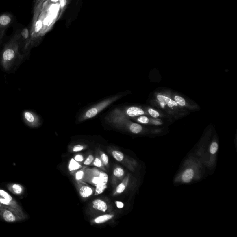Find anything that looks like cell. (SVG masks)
Masks as SVG:
<instances>
[{
    "label": "cell",
    "mask_w": 237,
    "mask_h": 237,
    "mask_svg": "<svg viewBox=\"0 0 237 237\" xmlns=\"http://www.w3.org/2000/svg\"><path fill=\"white\" fill-rule=\"evenodd\" d=\"M50 1L52 3H57L59 1V0H50Z\"/></svg>",
    "instance_id": "e575fe53"
},
{
    "label": "cell",
    "mask_w": 237,
    "mask_h": 237,
    "mask_svg": "<svg viewBox=\"0 0 237 237\" xmlns=\"http://www.w3.org/2000/svg\"><path fill=\"white\" fill-rule=\"evenodd\" d=\"M22 118L27 126L32 128H37L42 123L40 117L32 111L26 110L22 113Z\"/></svg>",
    "instance_id": "277c9868"
},
{
    "label": "cell",
    "mask_w": 237,
    "mask_h": 237,
    "mask_svg": "<svg viewBox=\"0 0 237 237\" xmlns=\"http://www.w3.org/2000/svg\"><path fill=\"white\" fill-rule=\"evenodd\" d=\"M0 211H1L3 219L7 222H14L19 220V217H18L15 214H14V213L15 212L6 208H0Z\"/></svg>",
    "instance_id": "52a82bcc"
},
{
    "label": "cell",
    "mask_w": 237,
    "mask_h": 237,
    "mask_svg": "<svg viewBox=\"0 0 237 237\" xmlns=\"http://www.w3.org/2000/svg\"><path fill=\"white\" fill-rule=\"evenodd\" d=\"M218 148V145L217 143L214 142V143L212 144L210 148V152L212 154L216 153L217 152Z\"/></svg>",
    "instance_id": "cb8c5ba5"
},
{
    "label": "cell",
    "mask_w": 237,
    "mask_h": 237,
    "mask_svg": "<svg viewBox=\"0 0 237 237\" xmlns=\"http://www.w3.org/2000/svg\"><path fill=\"white\" fill-rule=\"evenodd\" d=\"M10 190L15 194L20 195L23 192L22 186L18 184H13L10 187Z\"/></svg>",
    "instance_id": "9a60e30c"
},
{
    "label": "cell",
    "mask_w": 237,
    "mask_h": 237,
    "mask_svg": "<svg viewBox=\"0 0 237 237\" xmlns=\"http://www.w3.org/2000/svg\"><path fill=\"white\" fill-rule=\"evenodd\" d=\"M40 0H36V3H35V8L36 7L37 5H38V2L40 1Z\"/></svg>",
    "instance_id": "d590c367"
},
{
    "label": "cell",
    "mask_w": 237,
    "mask_h": 237,
    "mask_svg": "<svg viewBox=\"0 0 237 237\" xmlns=\"http://www.w3.org/2000/svg\"><path fill=\"white\" fill-rule=\"evenodd\" d=\"M125 95V92H120L115 95L108 97L99 102L86 107V108L82 110L80 113L77 116L76 123L77 124L80 123L95 117L102 111L111 105L115 101L121 99Z\"/></svg>",
    "instance_id": "7a4b0ae2"
},
{
    "label": "cell",
    "mask_w": 237,
    "mask_h": 237,
    "mask_svg": "<svg viewBox=\"0 0 237 237\" xmlns=\"http://www.w3.org/2000/svg\"><path fill=\"white\" fill-rule=\"evenodd\" d=\"M91 181H92V183L94 184L97 185L98 183H100V178H99V177H97V176L93 177Z\"/></svg>",
    "instance_id": "1f68e13d"
},
{
    "label": "cell",
    "mask_w": 237,
    "mask_h": 237,
    "mask_svg": "<svg viewBox=\"0 0 237 237\" xmlns=\"http://www.w3.org/2000/svg\"><path fill=\"white\" fill-rule=\"evenodd\" d=\"M148 112H149L150 115H151L152 117H153L157 118L158 117V116H159V114L158 112L157 111L155 110L154 109L150 108V109L148 110Z\"/></svg>",
    "instance_id": "4316f807"
},
{
    "label": "cell",
    "mask_w": 237,
    "mask_h": 237,
    "mask_svg": "<svg viewBox=\"0 0 237 237\" xmlns=\"http://www.w3.org/2000/svg\"><path fill=\"white\" fill-rule=\"evenodd\" d=\"M99 177L100 178V183L107 184L108 181V175L106 173L100 172L99 174Z\"/></svg>",
    "instance_id": "ffe728a7"
},
{
    "label": "cell",
    "mask_w": 237,
    "mask_h": 237,
    "mask_svg": "<svg viewBox=\"0 0 237 237\" xmlns=\"http://www.w3.org/2000/svg\"><path fill=\"white\" fill-rule=\"evenodd\" d=\"M81 167L80 164H78L74 159H71L69 164V169L70 171H75Z\"/></svg>",
    "instance_id": "ac0fdd59"
},
{
    "label": "cell",
    "mask_w": 237,
    "mask_h": 237,
    "mask_svg": "<svg viewBox=\"0 0 237 237\" xmlns=\"http://www.w3.org/2000/svg\"><path fill=\"white\" fill-rule=\"evenodd\" d=\"M84 149V145H75L73 148V151L74 152H77V151H81Z\"/></svg>",
    "instance_id": "f1b7e54d"
},
{
    "label": "cell",
    "mask_w": 237,
    "mask_h": 237,
    "mask_svg": "<svg viewBox=\"0 0 237 237\" xmlns=\"http://www.w3.org/2000/svg\"><path fill=\"white\" fill-rule=\"evenodd\" d=\"M157 98L160 102L164 103L165 104H167L168 106L169 107L177 106V103L175 101H174L169 98L164 96V95H158Z\"/></svg>",
    "instance_id": "9c48e42d"
},
{
    "label": "cell",
    "mask_w": 237,
    "mask_h": 237,
    "mask_svg": "<svg viewBox=\"0 0 237 237\" xmlns=\"http://www.w3.org/2000/svg\"><path fill=\"white\" fill-rule=\"evenodd\" d=\"M114 217L113 214H105L103 215L98 216L95 219V223L96 224H101L107 222L109 220H111Z\"/></svg>",
    "instance_id": "4fadbf2b"
},
{
    "label": "cell",
    "mask_w": 237,
    "mask_h": 237,
    "mask_svg": "<svg viewBox=\"0 0 237 237\" xmlns=\"http://www.w3.org/2000/svg\"><path fill=\"white\" fill-rule=\"evenodd\" d=\"M94 157L92 155H90L85 160V161L84 162V164L85 165H90L94 161Z\"/></svg>",
    "instance_id": "83f0119b"
},
{
    "label": "cell",
    "mask_w": 237,
    "mask_h": 237,
    "mask_svg": "<svg viewBox=\"0 0 237 237\" xmlns=\"http://www.w3.org/2000/svg\"><path fill=\"white\" fill-rule=\"evenodd\" d=\"M161 105L162 107H163V108H164V106H165V104L164 103H162V102H160Z\"/></svg>",
    "instance_id": "74e56055"
},
{
    "label": "cell",
    "mask_w": 237,
    "mask_h": 237,
    "mask_svg": "<svg viewBox=\"0 0 237 237\" xmlns=\"http://www.w3.org/2000/svg\"><path fill=\"white\" fill-rule=\"evenodd\" d=\"M47 16L46 13L45 11H42L40 15L38 17V20H34V26L33 27L32 32L30 38V47L34 45L36 40L41 36L42 33L41 31L43 28V23L45 18ZM29 47V48H30Z\"/></svg>",
    "instance_id": "3957f363"
},
{
    "label": "cell",
    "mask_w": 237,
    "mask_h": 237,
    "mask_svg": "<svg viewBox=\"0 0 237 237\" xmlns=\"http://www.w3.org/2000/svg\"><path fill=\"white\" fill-rule=\"evenodd\" d=\"M20 35L16 34L5 45L0 57L1 65L5 71H10L17 63L23 60L19 50Z\"/></svg>",
    "instance_id": "6da1fadb"
},
{
    "label": "cell",
    "mask_w": 237,
    "mask_h": 237,
    "mask_svg": "<svg viewBox=\"0 0 237 237\" xmlns=\"http://www.w3.org/2000/svg\"><path fill=\"white\" fill-rule=\"evenodd\" d=\"M125 188H126V184H125L124 182L121 183L116 188V192L118 194L122 193L125 190Z\"/></svg>",
    "instance_id": "603a6c76"
},
{
    "label": "cell",
    "mask_w": 237,
    "mask_h": 237,
    "mask_svg": "<svg viewBox=\"0 0 237 237\" xmlns=\"http://www.w3.org/2000/svg\"><path fill=\"white\" fill-rule=\"evenodd\" d=\"M84 171H79L78 172H77L76 174V178L77 180H80L81 179L83 178L84 176Z\"/></svg>",
    "instance_id": "f546056e"
},
{
    "label": "cell",
    "mask_w": 237,
    "mask_h": 237,
    "mask_svg": "<svg viewBox=\"0 0 237 237\" xmlns=\"http://www.w3.org/2000/svg\"><path fill=\"white\" fill-rule=\"evenodd\" d=\"M106 188H107V184H105L101 183H98L97 185H96L95 195L101 194V193L103 192L104 191Z\"/></svg>",
    "instance_id": "e0dca14e"
},
{
    "label": "cell",
    "mask_w": 237,
    "mask_h": 237,
    "mask_svg": "<svg viewBox=\"0 0 237 237\" xmlns=\"http://www.w3.org/2000/svg\"><path fill=\"white\" fill-rule=\"evenodd\" d=\"M101 160L102 161V163L104 165H107L108 164V158L107 155L105 154H101Z\"/></svg>",
    "instance_id": "484cf974"
},
{
    "label": "cell",
    "mask_w": 237,
    "mask_h": 237,
    "mask_svg": "<svg viewBox=\"0 0 237 237\" xmlns=\"http://www.w3.org/2000/svg\"><path fill=\"white\" fill-rule=\"evenodd\" d=\"M115 204L118 208L120 209L124 207L123 203L121 201H115Z\"/></svg>",
    "instance_id": "836d02e7"
},
{
    "label": "cell",
    "mask_w": 237,
    "mask_h": 237,
    "mask_svg": "<svg viewBox=\"0 0 237 237\" xmlns=\"http://www.w3.org/2000/svg\"><path fill=\"white\" fill-rule=\"evenodd\" d=\"M70 1V0H59L60 8V13L59 16H58V19H60L61 17L62 16L63 13H64L65 10L66 9L68 5H69Z\"/></svg>",
    "instance_id": "5bb4252c"
},
{
    "label": "cell",
    "mask_w": 237,
    "mask_h": 237,
    "mask_svg": "<svg viewBox=\"0 0 237 237\" xmlns=\"http://www.w3.org/2000/svg\"><path fill=\"white\" fill-rule=\"evenodd\" d=\"M11 21L10 15L3 14L0 16V43L2 42L5 30L11 23Z\"/></svg>",
    "instance_id": "8992f818"
},
{
    "label": "cell",
    "mask_w": 237,
    "mask_h": 237,
    "mask_svg": "<svg viewBox=\"0 0 237 237\" xmlns=\"http://www.w3.org/2000/svg\"><path fill=\"white\" fill-rule=\"evenodd\" d=\"M93 207L95 209L105 212L108 209L107 203L100 199L95 200L93 201Z\"/></svg>",
    "instance_id": "ba28073f"
},
{
    "label": "cell",
    "mask_w": 237,
    "mask_h": 237,
    "mask_svg": "<svg viewBox=\"0 0 237 237\" xmlns=\"http://www.w3.org/2000/svg\"><path fill=\"white\" fill-rule=\"evenodd\" d=\"M112 155H113L114 158H115L116 160L119 162L123 160L124 157L123 154L121 153V152H120V151H113L112 152Z\"/></svg>",
    "instance_id": "d6986e66"
},
{
    "label": "cell",
    "mask_w": 237,
    "mask_h": 237,
    "mask_svg": "<svg viewBox=\"0 0 237 237\" xmlns=\"http://www.w3.org/2000/svg\"><path fill=\"white\" fill-rule=\"evenodd\" d=\"M80 194L82 197L87 198L93 194V190L88 186H82L80 189Z\"/></svg>",
    "instance_id": "7c38bea8"
},
{
    "label": "cell",
    "mask_w": 237,
    "mask_h": 237,
    "mask_svg": "<svg viewBox=\"0 0 237 237\" xmlns=\"http://www.w3.org/2000/svg\"><path fill=\"white\" fill-rule=\"evenodd\" d=\"M6 208V207H5V206H3V205H2V204H1V203H0V208Z\"/></svg>",
    "instance_id": "8d00e7d4"
},
{
    "label": "cell",
    "mask_w": 237,
    "mask_h": 237,
    "mask_svg": "<svg viewBox=\"0 0 237 237\" xmlns=\"http://www.w3.org/2000/svg\"><path fill=\"white\" fill-rule=\"evenodd\" d=\"M174 99L175 101V102H177V104L180 105L181 106H185L186 102H185V100L183 97L177 95L175 97Z\"/></svg>",
    "instance_id": "7402d4cb"
},
{
    "label": "cell",
    "mask_w": 237,
    "mask_h": 237,
    "mask_svg": "<svg viewBox=\"0 0 237 237\" xmlns=\"http://www.w3.org/2000/svg\"><path fill=\"white\" fill-rule=\"evenodd\" d=\"M124 174V170L121 168H117L114 170V174L115 177H121Z\"/></svg>",
    "instance_id": "44dd1931"
},
{
    "label": "cell",
    "mask_w": 237,
    "mask_h": 237,
    "mask_svg": "<svg viewBox=\"0 0 237 237\" xmlns=\"http://www.w3.org/2000/svg\"><path fill=\"white\" fill-rule=\"evenodd\" d=\"M74 159L77 162H82L84 160V158L81 155H77L75 157Z\"/></svg>",
    "instance_id": "d6a6232c"
},
{
    "label": "cell",
    "mask_w": 237,
    "mask_h": 237,
    "mask_svg": "<svg viewBox=\"0 0 237 237\" xmlns=\"http://www.w3.org/2000/svg\"><path fill=\"white\" fill-rule=\"evenodd\" d=\"M137 121L142 123H147L149 121V118L146 116H140L138 117Z\"/></svg>",
    "instance_id": "d4e9b609"
},
{
    "label": "cell",
    "mask_w": 237,
    "mask_h": 237,
    "mask_svg": "<svg viewBox=\"0 0 237 237\" xmlns=\"http://www.w3.org/2000/svg\"><path fill=\"white\" fill-rule=\"evenodd\" d=\"M121 113L126 117H137L140 115H143L145 114L144 111L141 108L138 107H125L123 108L121 107H118Z\"/></svg>",
    "instance_id": "5b68a950"
},
{
    "label": "cell",
    "mask_w": 237,
    "mask_h": 237,
    "mask_svg": "<svg viewBox=\"0 0 237 237\" xmlns=\"http://www.w3.org/2000/svg\"><path fill=\"white\" fill-rule=\"evenodd\" d=\"M21 34L24 39L26 40L24 50L27 51L29 49L30 45V36L28 29L27 28L24 29L21 32Z\"/></svg>",
    "instance_id": "30bf717a"
},
{
    "label": "cell",
    "mask_w": 237,
    "mask_h": 237,
    "mask_svg": "<svg viewBox=\"0 0 237 237\" xmlns=\"http://www.w3.org/2000/svg\"><path fill=\"white\" fill-rule=\"evenodd\" d=\"M194 177V171L191 169H188L184 172L182 179L184 183H189Z\"/></svg>",
    "instance_id": "8fae6325"
},
{
    "label": "cell",
    "mask_w": 237,
    "mask_h": 237,
    "mask_svg": "<svg viewBox=\"0 0 237 237\" xmlns=\"http://www.w3.org/2000/svg\"><path fill=\"white\" fill-rule=\"evenodd\" d=\"M142 130V126L140 125V124L135 123H133V124L131 126L130 128V131L132 133H134V134H138V133H140Z\"/></svg>",
    "instance_id": "2e32d148"
},
{
    "label": "cell",
    "mask_w": 237,
    "mask_h": 237,
    "mask_svg": "<svg viewBox=\"0 0 237 237\" xmlns=\"http://www.w3.org/2000/svg\"><path fill=\"white\" fill-rule=\"evenodd\" d=\"M94 165L97 167H101L102 166V162L98 158H96L94 161Z\"/></svg>",
    "instance_id": "4dcf8cb0"
}]
</instances>
